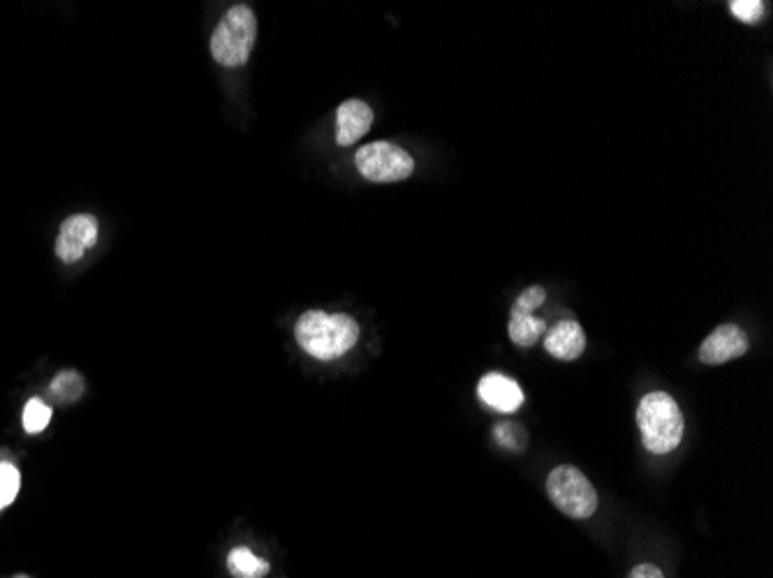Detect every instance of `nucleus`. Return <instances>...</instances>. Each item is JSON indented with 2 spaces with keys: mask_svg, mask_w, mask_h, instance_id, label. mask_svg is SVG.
<instances>
[{
  "mask_svg": "<svg viewBox=\"0 0 773 578\" xmlns=\"http://www.w3.org/2000/svg\"><path fill=\"white\" fill-rule=\"evenodd\" d=\"M637 426L644 447L658 457L674 451L683 440V414L679 402L667 391L646 394L639 400Z\"/></svg>",
  "mask_w": 773,
  "mask_h": 578,
  "instance_id": "2",
  "label": "nucleus"
},
{
  "mask_svg": "<svg viewBox=\"0 0 773 578\" xmlns=\"http://www.w3.org/2000/svg\"><path fill=\"white\" fill-rule=\"evenodd\" d=\"M748 336L742 326L720 324L699 347V361L707 365H723L732 359H739L748 352Z\"/></svg>",
  "mask_w": 773,
  "mask_h": 578,
  "instance_id": "7",
  "label": "nucleus"
},
{
  "mask_svg": "<svg viewBox=\"0 0 773 578\" xmlns=\"http://www.w3.org/2000/svg\"><path fill=\"white\" fill-rule=\"evenodd\" d=\"M51 422V408L40 398H30L24 408V431L30 435L42 433Z\"/></svg>",
  "mask_w": 773,
  "mask_h": 578,
  "instance_id": "15",
  "label": "nucleus"
},
{
  "mask_svg": "<svg viewBox=\"0 0 773 578\" xmlns=\"http://www.w3.org/2000/svg\"><path fill=\"white\" fill-rule=\"evenodd\" d=\"M373 112L364 100H345L337 110V144L353 146L355 142L371 130Z\"/></svg>",
  "mask_w": 773,
  "mask_h": 578,
  "instance_id": "8",
  "label": "nucleus"
},
{
  "mask_svg": "<svg viewBox=\"0 0 773 578\" xmlns=\"http://www.w3.org/2000/svg\"><path fill=\"white\" fill-rule=\"evenodd\" d=\"M257 40V16L249 5L230 8L211 35V56L223 67L249 63Z\"/></svg>",
  "mask_w": 773,
  "mask_h": 578,
  "instance_id": "3",
  "label": "nucleus"
},
{
  "mask_svg": "<svg viewBox=\"0 0 773 578\" xmlns=\"http://www.w3.org/2000/svg\"><path fill=\"white\" fill-rule=\"evenodd\" d=\"M730 10L744 24H760L766 12V3H762V0H732Z\"/></svg>",
  "mask_w": 773,
  "mask_h": 578,
  "instance_id": "16",
  "label": "nucleus"
},
{
  "mask_svg": "<svg viewBox=\"0 0 773 578\" xmlns=\"http://www.w3.org/2000/svg\"><path fill=\"white\" fill-rule=\"evenodd\" d=\"M478 394L484 406L498 412H517L523 406V391L519 384L500 373H489L480 380Z\"/></svg>",
  "mask_w": 773,
  "mask_h": 578,
  "instance_id": "10",
  "label": "nucleus"
},
{
  "mask_svg": "<svg viewBox=\"0 0 773 578\" xmlns=\"http://www.w3.org/2000/svg\"><path fill=\"white\" fill-rule=\"evenodd\" d=\"M98 243V220L89 214L69 216L63 224L56 239V257L65 265H75L86 251H91Z\"/></svg>",
  "mask_w": 773,
  "mask_h": 578,
  "instance_id": "6",
  "label": "nucleus"
},
{
  "mask_svg": "<svg viewBox=\"0 0 773 578\" xmlns=\"http://www.w3.org/2000/svg\"><path fill=\"white\" fill-rule=\"evenodd\" d=\"M294 338L306 355L318 361H333L347 355L359 341V324L343 312L308 310L294 324Z\"/></svg>",
  "mask_w": 773,
  "mask_h": 578,
  "instance_id": "1",
  "label": "nucleus"
},
{
  "mask_svg": "<svg viewBox=\"0 0 773 578\" xmlns=\"http://www.w3.org/2000/svg\"><path fill=\"white\" fill-rule=\"evenodd\" d=\"M355 165L366 181L396 183L406 181L415 171V160L408 151L392 142H373L357 151Z\"/></svg>",
  "mask_w": 773,
  "mask_h": 578,
  "instance_id": "5",
  "label": "nucleus"
},
{
  "mask_svg": "<svg viewBox=\"0 0 773 578\" xmlns=\"http://www.w3.org/2000/svg\"><path fill=\"white\" fill-rule=\"evenodd\" d=\"M84 377L75 371H63L54 377V382L49 384V394L51 398H54L56 402H61V406H67V402H75L81 398L84 394Z\"/></svg>",
  "mask_w": 773,
  "mask_h": 578,
  "instance_id": "13",
  "label": "nucleus"
},
{
  "mask_svg": "<svg viewBox=\"0 0 773 578\" xmlns=\"http://www.w3.org/2000/svg\"><path fill=\"white\" fill-rule=\"evenodd\" d=\"M547 493L560 512L584 521L597 512V493L588 477L574 465H558L547 479Z\"/></svg>",
  "mask_w": 773,
  "mask_h": 578,
  "instance_id": "4",
  "label": "nucleus"
},
{
  "mask_svg": "<svg viewBox=\"0 0 773 578\" xmlns=\"http://www.w3.org/2000/svg\"><path fill=\"white\" fill-rule=\"evenodd\" d=\"M544 299H547V292H544L542 287H529L523 294H519V299L515 301V308L512 312L517 314H533L535 308H540L544 304Z\"/></svg>",
  "mask_w": 773,
  "mask_h": 578,
  "instance_id": "17",
  "label": "nucleus"
},
{
  "mask_svg": "<svg viewBox=\"0 0 773 578\" xmlns=\"http://www.w3.org/2000/svg\"><path fill=\"white\" fill-rule=\"evenodd\" d=\"M22 488V475L12 463H0V512L16 500Z\"/></svg>",
  "mask_w": 773,
  "mask_h": 578,
  "instance_id": "14",
  "label": "nucleus"
},
{
  "mask_svg": "<svg viewBox=\"0 0 773 578\" xmlns=\"http://www.w3.org/2000/svg\"><path fill=\"white\" fill-rule=\"evenodd\" d=\"M628 578H664V574H662L656 565L644 563V565L632 567L630 574H628Z\"/></svg>",
  "mask_w": 773,
  "mask_h": 578,
  "instance_id": "18",
  "label": "nucleus"
},
{
  "mask_svg": "<svg viewBox=\"0 0 773 578\" xmlns=\"http://www.w3.org/2000/svg\"><path fill=\"white\" fill-rule=\"evenodd\" d=\"M227 569L235 578H265L271 567L265 557H257L251 549L237 547L227 555Z\"/></svg>",
  "mask_w": 773,
  "mask_h": 578,
  "instance_id": "11",
  "label": "nucleus"
},
{
  "mask_svg": "<svg viewBox=\"0 0 773 578\" xmlns=\"http://www.w3.org/2000/svg\"><path fill=\"white\" fill-rule=\"evenodd\" d=\"M544 334H547V322L533 318V314H517L509 318V338L519 347L535 345Z\"/></svg>",
  "mask_w": 773,
  "mask_h": 578,
  "instance_id": "12",
  "label": "nucleus"
},
{
  "mask_svg": "<svg viewBox=\"0 0 773 578\" xmlns=\"http://www.w3.org/2000/svg\"><path fill=\"white\" fill-rule=\"evenodd\" d=\"M544 347L554 359L560 361H574L584 355L586 349V334L579 322L574 320H560L556 322L547 336H544Z\"/></svg>",
  "mask_w": 773,
  "mask_h": 578,
  "instance_id": "9",
  "label": "nucleus"
},
{
  "mask_svg": "<svg viewBox=\"0 0 773 578\" xmlns=\"http://www.w3.org/2000/svg\"><path fill=\"white\" fill-rule=\"evenodd\" d=\"M14 578H28V576H24V574H22V576H14Z\"/></svg>",
  "mask_w": 773,
  "mask_h": 578,
  "instance_id": "19",
  "label": "nucleus"
}]
</instances>
